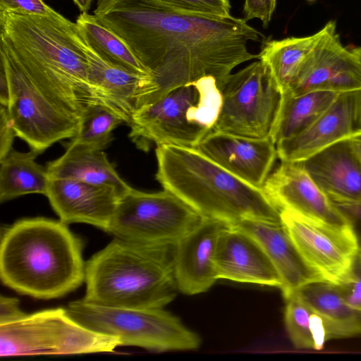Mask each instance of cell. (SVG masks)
Returning <instances> with one entry per match:
<instances>
[{
  "instance_id": "cell-21",
  "label": "cell",
  "mask_w": 361,
  "mask_h": 361,
  "mask_svg": "<svg viewBox=\"0 0 361 361\" xmlns=\"http://www.w3.org/2000/svg\"><path fill=\"white\" fill-rule=\"evenodd\" d=\"M299 163L331 201L361 200V165L353 151L349 137Z\"/></svg>"
},
{
  "instance_id": "cell-17",
  "label": "cell",
  "mask_w": 361,
  "mask_h": 361,
  "mask_svg": "<svg viewBox=\"0 0 361 361\" xmlns=\"http://www.w3.org/2000/svg\"><path fill=\"white\" fill-rule=\"evenodd\" d=\"M214 162L250 185L262 188L278 157L271 137L252 138L209 131L195 147Z\"/></svg>"
},
{
  "instance_id": "cell-11",
  "label": "cell",
  "mask_w": 361,
  "mask_h": 361,
  "mask_svg": "<svg viewBox=\"0 0 361 361\" xmlns=\"http://www.w3.org/2000/svg\"><path fill=\"white\" fill-rule=\"evenodd\" d=\"M221 91L222 104L212 130L252 138L271 137L283 93L261 61L229 75Z\"/></svg>"
},
{
  "instance_id": "cell-40",
  "label": "cell",
  "mask_w": 361,
  "mask_h": 361,
  "mask_svg": "<svg viewBox=\"0 0 361 361\" xmlns=\"http://www.w3.org/2000/svg\"><path fill=\"white\" fill-rule=\"evenodd\" d=\"M94 0H73L81 13H88Z\"/></svg>"
},
{
  "instance_id": "cell-35",
  "label": "cell",
  "mask_w": 361,
  "mask_h": 361,
  "mask_svg": "<svg viewBox=\"0 0 361 361\" xmlns=\"http://www.w3.org/2000/svg\"><path fill=\"white\" fill-rule=\"evenodd\" d=\"M16 136L8 109L0 105V159L13 149L12 145Z\"/></svg>"
},
{
  "instance_id": "cell-30",
  "label": "cell",
  "mask_w": 361,
  "mask_h": 361,
  "mask_svg": "<svg viewBox=\"0 0 361 361\" xmlns=\"http://www.w3.org/2000/svg\"><path fill=\"white\" fill-rule=\"evenodd\" d=\"M124 119L99 103L86 108L80 119L77 134L71 140L82 145L103 150L113 140V130Z\"/></svg>"
},
{
  "instance_id": "cell-23",
  "label": "cell",
  "mask_w": 361,
  "mask_h": 361,
  "mask_svg": "<svg viewBox=\"0 0 361 361\" xmlns=\"http://www.w3.org/2000/svg\"><path fill=\"white\" fill-rule=\"evenodd\" d=\"M49 178H68L93 184L109 185L123 194L132 187L118 173L103 150L71 140L65 152L47 164Z\"/></svg>"
},
{
  "instance_id": "cell-34",
  "label": "cell",
  "mask_w": 361,
  "mask_h": 361,
  "mask_svg": "<svg viewBox=\"0 0 361 361\" xmlns=\"http://www.w3.org/2000/svg\"><path fill=\"white\" fill-rule=\"evenodd\" d=\"M276 0H245L244 19L247 21L259 19L264 28L267 27L275 10Z\"/></svg>"
},
{
  "instance_id": "cell-38",
  "label": "cell",
  "mask_w": 361,
  "mask_h": 361,
  "mask_svg": "<svg viewBox=\"0 0 361 361\" xmlns=\"http://www.w3.org/2000/svg\"><path fill=\"white\" fill-rule=\"evenodd\" d=\"M10 86L4 64L0 61V105L8 107Z\"/></svg>"
},
{
  "instance_id": "cell-1",
  "label": "cell",
  "mask_w": 361,
  "mask_h": 361,
  "mask_svg": "<svg viewBox=\"0 0 361 361\" xmlns=\"http://www.w3.org/2000/svg\"><path fill=\"white\" fill-rule=\"evenodd\" d=\"M93 15L152 75L156 99L207 77L215 78L221 90L235 67L259 59L247 43L262 35L244 18L187 13L157 0H98Z\"/></svg>"
},
{
  "instance_id": "cell-14",
  "label": "cell",
  "mask_w": 361,
  "mask_h": 361,
  "mask_svg": "<svg viewBox=\"0 0 361 361\" xmlns=\"http://www.w3.org/2000/svg\"><path fill=\"white\" fill-rule=\"evenodd\" d=\"M81 37L95 99L128 125L135 111L156 99L158 90L154 78L109 62Z\"/></svg>"
},
{
  "instance_id": "cell-10",
  "label": "cell",
  "mask_w": 361,
  "mask_h": 361,
  "mask_svg": "<svg viewBox=\"0 0 361 361\" xmlns=\"http://www.w3.org/2000/svg\"><path fill=\"white\" fill-rule=\"evenodd\" d=\"M0 61L8 79V109L16 135L39 154L74 137L80 119L1 49Z\"/></svg>"
},
{
  "instance_id": "cell-28",
  "label": "cell",
  "mask_w": 361,
  "mask_h": 361,
  "mask_svg": "<svg viewBox=\"0 0 361 361\" xmlns=\"http://www.w3.org/2000/svg\"><path fill=\"white\" fill-rule=\"evenodd\" d=\"M75 23L82 37L105 59L130 71L152 76L127 44L94 15L80 13Z\"/></svg>"
},
{
  "instance_id": "cell-26",
  "label": "cell",
  "mask_w": 361,
  "mask_h": 361,
  "mask_svg": "<svg viewBox=\"0 0 361 361\" xmlns=\"http://www.w3.org/2000/svg\"><path fill=\"white\" fill-rule=\"evenodd\" d=\"M39 153L12 149L0 159V202L28 194L46 195L50 178L47 168L35 161Z\"/></svg>"
},
{
  "instance_id": "cell-9",
  "label": "cell",
  "mask_w": 361,
  "mask_h": 361,
  "mask_svg": "<svg viewBox=\"0 0 361 361\" xmlns=\"http://www.w3.org/2000/svg\"><path fill=\"white\" fill-rule=\"evenodd\" d=\"M205 219L173 193L131 188L121 197L107 233L147 245H176Z\"/></svg>"
},
{
  "instance_id": "cell-27",
  "label": "cell",
  "mask_w": 361,
  "mask_h": 361,
  "mask_svg": "<svg viewBox=\"0 0 361 361\" xmlns=\"http://www.w3.org/2000/svg\"><path fill=\"white\" fill-rule=\"evenodd\" d=\"M338 94L330 91H312L298 95L283 94L280 113L271 135L276 145L310 127Z\"/></svg>"
},
{
  "instance_id": "cell-19",
  "label": "cell",
  "mask_w": 361,
  "mask_h": 361,
  "mask_svg": "<svg viewBox=\"0 0 361 361\" xmlns=\"http://www.w3.org/2000/svg\"><path fill=\"white\" fill-rule=\"evenodd\" d=\"M218 279L280 288L281 278L260 244L235 225L221 231L215 252Z\"/></svg>"
},
{
  "instance_id": "cell-25",
  "label": "cell",
  "mask_w": 361,
  "mask_h": 361,
  "mask_svg": "<svg viewBox=\"0 0 361 361\" xmlns=\"http://www.w3.org/2000/svg\"><path fill=\"white\" fill-rule=\"evenodd\" d=\"M329 21L316 33L301 37H287L267 41L258 54L269 69L283 94L292 86L303 62L327 33Z\"/></svg>"
},
{
  "instance_id": "cell-41",
  "label": "cell",
  "mask_w": 361,
  "mask_h": 361,
  "mask_svg": "<svg viewBox=\"0 0 361 361\" xmlns=\"http://www.w3.org/2000/svg\"><path fill=\"white\" fill-rule=\"evenodd\" d=\"M308 1H314V0H307Z\"/></svg>"
},
{
  "instance_id": "cell-12",
  "label": "cell",
  "mask_w": 361,
  "mask_h": 361,
  "mask_svg": "<svg viewBox=\"0 0 361 361\" xmlns=\"http://www.w3.org/2000/svg\"><path fill=\"white\" fill-rule=\"evenodd\" d=\"M281 223L300 256L321 281L350 282L359 243L352 226H336L281 210Z\"/></svg>"
},
{
  "instance_id": "cell-20",
  "label": "cell",
  "mask_w": 361,
  "mask_h": 361,
  "mask_svg": "<svg viewBox=\"0 0 361 361\" xmlns=\"http://www.w3.org/2000/svg\"><path fill=\"white\" fill-rule=\"evenodd\" d=\"M228 224L205 218L174 247L173 267L178 290L188 295L207 292L218 280L215 252L219 236Z\"/></svg>"
},
{
  "instance_id": "cell-29",
  "label": "cell",
  "mask_w": 361,
  "mask_h": 361,
  "mask_svg": "<svg viewBox=\"0 0 361 361\" xmlns=\"http://www.w3.org/2000/svg\"><path fill=\"white\" fill-rule=\"evenodd\" d=\"M285 300L284 322L293 345L298 349L321 350L327 340L320 318L296 293Z\"/></svg>"
},
{
  "instance_id": "cell-15",
  "label": "cell",
  "mask_w": 361,
  "mask_h": 361,
  "mask_svg": "<svg viewBox=\"0 0 361 361\" xmlns=\"http://www.w3.org/2000/svg\"><path fill=\"white\" fill-rule=\"evenodd\" d=\"M262 189L280 210L332 226H351L299 162L281 161Z\"/></svg>"
},
{
  "instance_id": "cell-18",
  "label": "cell",
  "mask_w": 361,
  "mask_h": 361,
  "mask_svg": "<svg viewBox=\"0 0 361 361\" xmlns=\"http://www.w3.org/2000/svg\"><path fill=\"white\" fill-rule=\"evenodd\" d=\"M123 195L109 185L50 178L46 196L61 221L87 224L106 232Z\"/></svg>"
},
{
  "instance_id": "cell-36",
  "label": "cell",
  "mask_w": 361,
  "mask_h": 361,
  "mask_svg": "<svg viewBox=\"0 0 361 361\" xmlns=\"http://www.w3.org/2000/svg\"><path fill=\"white\" fill-rule=\"evenodd\" d=\"M333 202L350 221L357 235L359 248H361V200Z\"/></svg>"
},
{
  "instance_id": "cell-37",
  "label": "cell",
  "mask_w": 361,
  "mask_h": 361,
  "mask_svg": "<svg viewBox=\"0 0 361 361\" xmlns=\"http://www.w3.org/2000/svg\"><path fill=\"white\" fill-rule=\"evenodd\" d=\"M19 305L18 298L0 296V325L14 322L26 315Z\"/></svg>"
},
{
  "instance_id": "cell-39",
  "label": "cell",
  "mask_w": 361,
  "mask_h": 361,
  "mask_svg": "<svg viewBox=\"0 0 361 361\" xmlns=\"http://www.w3.org/2000/svg\"><path fill=\"white\" fill-rule=\"evenodd\" d=\"M353 151L361 165V132L349 137Z\"/></svg>"
},
{
  "instance_id": "cell-16",
  "label": "cell",
  "mask_w": 361,
  "mask_h": 361,
  "mask_svg": "<svg viewBox=\"0 0 361 361\" xmlns=\"http://www.w3.org/2000/svg\"><path fill=\"white\" fill-rule=\"evenodd\" d=\"M361 132V90L340 93L307 129L276 143L281 161H302L341 140Z\"/></svg>"
},
{
  "instance_id": "cell-13",
  "label": "cell",
  "mask_w": 361,
  "mask_h": 361,
  "mask_svg": "<svg viewBox=\"0 0 361 361\" xmlns=\"http://www.w3.org/2000/svg\"><path fill=\"white\" fill-rule=\"evenodd\" d=\"M357 90H361V47L344 46L336 21L331 20L327 33L303 62L286 94L312 91L340 94Z\"/></svg>"
},
{
  "instance_id": "cell-4",
  "label": "cell",
  "mask_w": 361,
  "mask_h": 361,
  "mask_svg": "<svg viewBox=\"0 0 361 361\" xmlns=\"http://www.w3.org/2000/svg\"><path fill=\"white\" fill-rule=\"evenodd\" d=\"M156 179L205 218L235 224L244 220L281 223V210L262 188L231 173L195 147L160 145Z\"/></svg>"
},
{
  "instance_id": "cell-5",
  "label": "cell",
  "mask_w": 361,
  "mask_h": 361,
  "mask_svg": "<svg viewBox=\"0 0 361 361\" xmlns=\"http://www.w3.org/2000/svg\"><path fill=\"white\" fill-rule=\"evenodd\" d=\"M174 247L114 238L86 262L83 299L109 307L164 308L178 291Z\"/></svg>"
},
{
  "instance_id": "cell-8",
  "label": "cell",
  "mask_w": 361,
  "mask_h": 361,
  "mask_svg": "<svg viewBox=\"0 0 361 361\" xmlns=\"http://www.w3.org/2000/svg\"><path fill=\"white\" fill-rule=\"evenodd\" d=\"M120 345L117 337L85 326L62 307L26 314L0 325L1 357L112 353Z\"/></svg>"
},
{
  "instance_id": "cell-6",
  "label": "cell",
  "mask_w": 361,
  "mask_h": 361,
  "mask_svg": "<svg viewBox=\"0 0 361 361\" xmlns=\"http://www.w3.org/2000/svg\"><path fill=\"white\" fill-rule=\"evenodd\" d=\"M222 94L212 77L175 88L133 114L129 137L140 148L149 143L195 147L212 130Z\"/></svg>"
},
{
  "instance_id": "cell-24",
  "label": "cell",
  "mask_w": 361,
  "mask_h": 361,
  "mask_svg": "<svg viewBox=\"0 0 361 361\" xmlns=\"http://www.w3.org/2000/svg\"><path fill=\"white\" fill-rule=\"evenodd\" d=\"M294 293L299 295L320 318L326 340L361 334V311L345 302L338 286L314 281Z\"/></svg>"
},
{
  "instance_id": "cell-33",
  "label": "cell",
  "mask_w": 361,
  "mask_h": 361,
  "mask_svg": "<svg viewBox=\"0 0 361 361\" xmlns=\"http://www.w3.org/2000/svg\"><path fill=\"white\" fill-rule=\"evenodd\" d=\"M0 11L45 16L58 13L42 0H0Z\"/></svg>"
},
{
  "instance_id": "cell-3",
  "label": "cell",
  "mask_w": 361,
  "mask_h": 361,
  "mask_svg": "<svg viewBox=\"0 0 361 361\" xmlns=\"http://www.w3.org/2000/svg\"><path fill=\"white\" fill-rule=\"evenodd\" d=\"M82 250L81 238L60 219H20L1 233V281L37 299L61 298L85 282Z\"/></svg>"
},
{
  "instance_id": "cell-31",
  "label": "cell",
  "mask_w": 361,
  "mask_h": 361,
  "mask_svg": "<svg viewBox=\"0 0 361 361\" xmlns=\"http://www.w3.org/2000/svg\"><path fill=\"white\" fill-rule=\"evenodd\" d=\"M166 6L187 13L216 18L231 16L229 0H157Z\"/></svg>"
},
{
  "instance_id": "cell-7",
  "label": "cell",
  "mask_w": 361,
  "mask_h": 361,
  "mask_svg": "<svg viewBox=\"0 0 361 361\" xmlns=\"http://www.w3.org/2000/svg\"><path fill=\"white\" fill-rule=\"evenodd\" d=\"M77 322L95 331L119 338L121 345L164 352L198 348L200 337L163 308H126L81 300L66 308Z\"/></svg>"
},
{
  "instance_id": "cell-32",
  "label": "cell",
  "mask_w": 361,
  "mask_h": 361,
  "mask_svg": "<svg viewBox=\"0 0 361 361\" xmlns=\"http://www.w3.org/2000/svg\"><path fill=\"white\" fill-rule=\"evenodd\" d=\"M338 286L345 302L361 311V248L354 259L350 282Z\"/></svg>"
},
{
  "instance_id": "cell-22",
  "label": "cell",
  "mask_w": 361,
  "mask_h": 361,
  "mask_svg": "<svg viewBox=\"0 0 361 361\" xmlns=\"http://www.w3.org/2000/svg\"><path fill=\"white\" fill-rule=\"evenodd\" d=\"M235 225L262 247L281 281L284 299L304 286L319 280L304 263L282 223L244 220Z\"/></svg>"
},
{
  "instance_id": "cell-2",
  "label": "cell",
  "mask_w": 361,
  "mask_h": 361,
  "mask_svg": "<svg viewBox=\"0 0 361 361\" xmlns=\"http://www.w3.org/2000/svg\"><path fill=\"white\" fill-rule=\"evenodd\" d=\"M0 49L80 119L87 106L98 103L89 83L80 32L59 13L0 11Z\"/></svg>"
}]
</instances>
